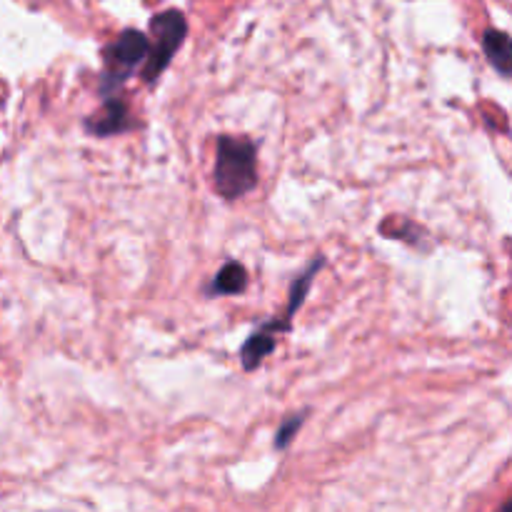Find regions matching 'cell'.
I'll return each instance as SVG.
<instances>
[{
  "mask_svg": "<svg viewBox=\"0 0 512 512\" xmlns=\"http://www.w3.org/2000/svg\"><path fill=\"white\" fill-rule=\"evenodd\" d=\"M215 193L225 200L243 198L258 185V148L248 138L220 135L215 145Z\"/></svg>",
  "mask_w": 512,
  "mask_h": 512,
  "instance_id": "1",
  "label": "cell"
},
{
  "mask_svg": "<svg viewBox=\"0 0 512 512\" xmlns=\"http://www.w3.org/2000/svg\"><path fill=\"white\" fill-rule=\"evenodd\" d=\"M150 55V38L140 30H123L118 38L113 40L110 45H105L103 50V63H105V73L100 78V93L105 98H110L113 93H118L120 88L125 85V80L145 65Z\"/></svg>",
  "mask_w": 512,
  "mask_h": 512,
  "instance_id": "2",
  "label": "cell"
},
{
  "mask_svg": "<svg viewBox=\"0 0 512 512\" xmlns=\"http://www.w3.org/2000/svg\"><path fill=\"white\" fill-rule=\"evenodd\" d=\"M150 55L143 65V80L145 83H155L170 60L175 58L178 48L183 45L185 35H188V20L180 10H165L150 20Z\"/></svg>",
  "mask_w": 512,
  "mask_h": 512,
  "instance_id": "3",
  "label": "cell"
},
{
  "mask_svg": "<svg viewBox=\"0 0 512 512\" xmlns=\"http://www.w3.org/2000/svg\"><path fill=\"white\" fill-rule=\"evenodd\" d=\"M133 125L135 123L128 115V105L120 98H105L103 108L95 110L90 118H85V130H88L90 135H98V138L125 133V130H130Z\"/></svg>",
  "mask_w": 512,
  "mask_h": 512,
  "instance_id": "4",
  "label": "cell"
},
{
  "mask_svg": "<svg viewBox=\"0 0 512 512\" xmlns=\"http://www.w3.org/2000/svg\"><path fill=\"white\" fill-rule=\"evenodd\" d=\"M278 330H290L288 320H270V323H265L263 328H258L248 340H245L243 353H240V360H243L245 370L260 368L263 360L273 353L275 350L273 333H278Z\"/></svg>",
  "mask_w": 512,
  "mask_h": 512,
  "instance_id": "5",
  "label": "cell"
},
{
  "mask_svg": "<svg viewBox=\"0 0 512 512\" xmlns=\"http://www.w3.org/2000/svg\"><path fill=\"white\" fill-rule=\"evenodd\" d=\"M483 50L488 55L490 65L498 70L500 75L510 78L512 75V38L503 30L490 28L483 38Z\"/></svg>",
  "mask_w": 512,
  "mask_h": 512,
  "instance_id": "6",
  "label": "cell"
},
{
  "mask_svg": "<svg viewBox=\"0 0 512 512\" xmlns=\"http://www.w3.org/2000/svg\"><path fill=\"white\" fill-rule=\"evenodd\" d=\"M248 288V270L240 263H225L208 285V295H240Z\"/></svg>",
  "mask_w": 512,
  "mask_h": 512,
  "instance_id": "7",
  "label": "cell"
},
{
  "mask_svg": "<svg viewBox=\"0 0 512 512\" xmlns=\"http://www.w3.org/2000/svg\"><path fill=\"white\" fill-rule=\"evenodd\" d=\"M323 265H325V258L313 260V263H310V268L293 280V285H290V298H288V313H285V320H288V323L293 320V315L298 313L300 305L305 303V298H308V293H310V285H313L315 275H318V270L323 268Z\"/></svg>",
  "mask_w": 512,
  "mask_h": 512,
  "instance_id": "8",
  "label": "cell"
},
{
  "mask_svg": "<svg viewBox=\"0 0 512 512\" xmlns=\"http://www.w3.org/2000/svg\"><path fill=\"white\" fill-rule=\"evenodd\" d=\"M305 418H308V413H300V415H290V418L283 420V425L278 428V435H275V448L285 450L290 443H293V438L298 435V430L303 428Z\"/></svg>",
  "mask_w": 512,
  "mask_h": 512,
  "instance_id": "9",
  "label": "cell"
},
{
  "mask_svg": "<svg viewBox=\"0 0 512 512\" xmlns=\"http://www.w3.org/2000/svg\"><path fill=\"white\" fill-rule=\"evenodd\" d=\"M503 510H505V512H512V500H508V503L503 505Z\"/></svg>",
  "mask_w": 512,
  "mask_h": 512,
  "instance_id": "10",
  "label": "cell"
}]
</instances>
